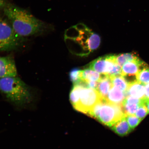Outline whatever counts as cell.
<instances>
[{
    "instance_id": "26",
    "label": "cell",
    "mask_w": 149,
    "mask_h": 149,
    "mask_svg": "<svg viewBox=\"0 0 149 149\" xmlns=\"http://www.w3.org/2000/svg\"><path fill=\"white\" fill-rule=\"evenodd\" d=\"M144 103L145 105L146 106L147 109H148L149 113V99L146 98H144Z\"/></svg>"
},
{
    "instance_id": "10",
    "label": "cell",
    "mask_w": 149,
    "mask_h": 149,
    "mask_svg": "<svg viewBox=\"0 0 149 149\" xmlns=\"http://www.w3.org/2000/svg\"><path fill=\"white\" fill-rule=\"evenodd\" d=\"M128 96L143 99L145 98V85L136 81L129 84L126 93Z\"/></svg>"
},
{
    "instance_id": "15",
    "label": "cell",
    "mask_w": 149,
    "mask_h": 149,
    "mask_svg": "<svg viewBox=\"0 0 149 149\" xmlns=\"http://www.w3.org/2000/svg\"><path fill=\"white\" fill-rule=\"evenodd\" d=\"M104 74L99 73L90 69L81 70V81H99Z\"/></svg>"
},
{
    "instance_id": "5",
    "label": "cell",
    "mask_w": 149,
    "mask_h": 149,
    "mask_svg": "<svg viewBox=\"0 0 149 149\" xmlns=\"http://www.w3.org/2000/svg\"><path fill=\"white\" fill-rule=\"evenodd\" d=\"M104 99L96 89L84 87L80 93L76 110L88 115L93 107Z\"/></svg>"
},
{
    "instance_id": "20",
    "label": "cell",
    "mask_w": 149,
    "mask_h": 149,
    "mask_svg": "<svg viewBox=\"0 0 149 149\" xmlns=\"http://www.w3.org/2000/svg\"><path fill=\"white\" fill-rule=\"evenodd\" d=\"M81 34V32L76 29L74 26L67 29L65 33V38H69L76 40Z\"/></svg>"
},
{
    "instance_id": "25",
    "label": "cell",
    "mask_w": 149,
    "mask_h": 149,
    "mask_svg": "<svg viewBox=\"0 0 149 149\" xmlns=\"http://www.w3.org/2000/svg\"><path fill=\"white\" fill-rule=\"evenodd\" d=\"M145 97L149 99V84L145 85Z\"/></svg>"
},
{
    "instance_id": "2",
    "label": "cell",
    "mask_w": 149,
    "mask_h": 149,
    "mask_svg": "<svg viewBox=\"0 0 149 149\" xmlns=\"http://www.w3.org/2000/svg\"><path fill=\"white\" fill-rule=\"evenodd\" d=\"M4 12L15 32L20 37L29 36L41 33L47 28L44 22L27 11L15 6H6Z\"/></svg>"
},
{
    "instance_id": "18",
    "label": "cell",
    "mask_w": 149,
    "mask_h": 149,
    "mask_svg": "<svg viewBox=\"0 0 149 149\" xmlns=\"http://www.w3.org/2000/svg\"><path fill=\"white\" fill-rule=\"evenodd\" d=\"M139 58L135 53L120 54L116 55V61L119 66L122 67L125 63Z\"/></svg>"
},
{
    "instance_id": "11",
    "label": "cell",
    "mask_w": 149,
    "mask_h": 149,
    "mask_svg": "<svg viewBox=\"0 0 149 149\" xmlns=\"http://www.w3.org/2000/svg\"><path fill=\"white\" fill-rule=\"evenodd\" d=\"M125 93L123 92L118 87L113 85L105 99L111 103L116 104H122L125 98Z\"/></svg>"
},
{
    "instance_id": "21",
    "label": "cell",
    "mask_w": 149,
    "mask_h": 149,
    "mask_svg": "<svg viewBox=\"0 0 149 149\" xmlns=\"http://www.w3.org/2000/svg\"><path fill=\"white\" fill-rule=\"evenodd\" d=\"M81 70L77 68H74L70 71L69 74L70 79L74 85L81 81Z\"/></svg>"
},
{
    "instance_id": "6",
    "label": "cell",
    "mask_w": 149,
    "mask_h": 149,
    "mask_svg": "<svg viewBox=\"0 0 149 149\" xmlns=\"http://www.w3.org/2000/svg\"><path fill=\"white\" fill-rule=\"evenodd\" d=\"M116 63V55H108L96 59L86 68L99 73L109 75Z\"/></svg>"
},
{
    "instance_id": "8",
    "label": "cell",
    "mask_w": 149,
    "mask_h": 149,
    "mask_svg": "<svg viewBox=\"0 0 149 149\" xmlns=\"http://www.w3.org/2000/svg\"><path fill=\"white\" fill-rule=\"evenodd\" d=\"M147 66L148 65L146 63L140 60L139 58L128 61L122 67L121 75L124 77L126 81L130 77H136L140 71Z\"/></svg>"
},
{
    "instance_id": "19",
    "label": "cell",
    "mask_w": 149,
    "mask_h": 149,
    "mask_svg": "<svg viewBox=\"0 0 149 149\" xmlns=\"http://www.w3.org/2000/svg\"><path fill=\"white\" fill-rule=\"evenodd\" d=\"M136 77L137 81L143 84H149V67L148 65L140 71Z\"/></svg>"
},
{
    "instance_id": "14",
    "label": "cell",
    "mask_w": 149,
    "mask_h": 149,
    "mask_svg": "<svg viewBox=\"0 0 149 149\" xmlns=\"http://www.w3.org/2000/svg\"><path fill=\"white\" fill-rule=\"evenodd\" d=\"M84 87L86 86L81 81L79 83L74 85L70 93V101L74 108L77 105L79 100L81 91Z\"/></svg>"
},
{
    "instance_id": "3",
    "label": "cell",
    "mask_w": 149,
    "mask_h": 149,
    "mask_svg": "<svg viewBox=\"0 0 149 149\" xmlns=\"http://www.w3.org/2000/svg\"><path fill=\"white\" fill-rule=\"evenodd\" d=\"M87 115L111 127L126 114L122 104L111 103L104 98L93 107Z\"/></svg>"
},
{
    "instance_id": "27",
    "label": "cell",
    "mask_w": 149,
    "mask_h": 149,
    "mask_svg": "<svg viewBox=\"0 0 149 149\" xmlns=\"http://www.w3.org/2000/svg\"><path fill=\"white\" fill-rule=\"evenodd\" d=\"M5 5V3L3 0H0V9L3 7Z\"/></svg>"
},
{
    "instance_id": "23",
    "label": "cell",
    "mask_w": 149,
    "mask_h": 149,
    "mask_svg": "<svg viewBox=\"0 0 149 149\" xmlns=\"http://www.w3.org/2000/svg\"><path fill=\"white\" fill-rule=\"evenodd\" d=\"M148 109L144 103L141 104L138 109L135 115L141 120H143L148 114Z\"/></svg>"
},
{
    "instance_id": "13",
    "label": "cell",
    "mask_w": 149,
    "mask_h": 149,
    "mask_svg": "<svg viewBox=\"0 0 149 149\" xmlns=\"http://www.w3.org/2000/svg\"><path fill=\"white\" fill-rule=\"evenodd\" d=\"M126 115L111 127L113 132L122 136L128 135L132 130L127 120Z\"/></svg>"
},
{
    "instance_id": "12",
    "label": "cell",
    "mask_w": 149,
    "mask_h": 149,
    "mask_svg": "<svg viewBox=\"0 0 149 149\" xmlns=\"http://www.w3.org/2000/svg\"><path fill=\"white\" fill-rule=\"evenodd\" d=\"M113 86L110 76L104 74L102 79L98 81L97 90L103 98L106 99Z\"/></svg>"
},
{
    "instance_id": "1",
    "label": "cell",
    "mask_w": 149,
    "mask_h": 149,
    "mask_svg": "<svg viewBox=\"0 0 149 149\" xmlns=\"http://www.w3.org/2000/svg\"><path fill=\"white\" fill-rule=\"evenodd\" d=\"M0 91L17 109L33 107L35 97L32 89L17 76L0 79Z\"/></svg>"
},
{
    "instance_id": "4",
    "label": "cell",
    "mask_w": 149,
    "mask_h": 149,
    "mask_svg": "<svg viewBox=\"0 0 149 149\" xmlns=\"http://www.w3.org/2000/svg\"><path fill=\"white\" fill-rule=\"evenodd\" d=\"M12 26L0 19V52L9 51L16 49L22 42Z\"/></svg>"
},
{
    "instance_id": "24",
    "label": "cell",
    "mask_w": 149,
    "mask_h": 149,
    "mask_svg": "<svg viewBox=\"0 0 149 149\" xmlns=\"http://www.w3.org/2000/svg\"><path fill=\"white\" fill-rule=\"evenodd\" d=\"M74 26L76 28L78 31H79L81 32H83L86 30L88 29V28L87 26L86 25L83 23H79L77 24V25Z\"/></svg>"
},
{
    "instance_id": "17",
    "label": "cell",
    "mask_w": 149,
    "mask_h": 149,
    "mask_svg": "<svg viewBox=\"0 0 149 149\" xmlns=\"http://www.w3.org/2000/svg\"><path fill=\"white\" fill-rule=\"evenodd\" d=\"M101 42V38L97 33H93L87 41V46L89 52L97 49Z\"/></svg>"
},
{
    "instance_id": "22",
    "label": "cell",
    "mask_w": 149,
    "mask_h": 149,
    "mask_svg": "<svg viewBox=\"0 0 149 149\" xmlns=\"http://www.w3.org/2000/svg\"><path fill=\"white\" fill-rule=\"evenodd\" d=\"M126 118L128 124L132 130L137 127L142 120L135 115H126Z\"/></svg>"
},
{
    "instance_id": "7",
    "label": "cell",
    "mask_w": 149,
    "mask_h": 149,
    "mask_svg": "<svg viewBox=\"0 0 149 149\" xmlns=\"http://www.w3.org/2000/svg\"><path fill=\"white\" fill-rule=\"evenodd\" d=\"M17 70L13 58L11 56H0V79L16 77Z\"/></svg>"
},
{
    "instance_id": "9",
    "label": "cell",
    "mask_w": 149,
    "mask_h": 149,
    "mask_svg": "<svg viewBox=\"0 0 149 149\" xmlns=\"http://www.w3.org/2000/svg\"><path fill=\"white\" fill-rule=\"evenodd\" d=\"M143 99L130 96H126L123 102L122 105L126 115H135L137 110L143 103Z\"/></svg>"
},
{
    "instance_id": "16",
    "label": "cell",
    "mask_w": 149,
    "mask_h": 149,
    "mask_svg": "<svg viewBox=\"0 0 149 149\" xmlns=\"http://www.w3.org/2000/svg\"><path fill=\"white\" fill-rule=\"evenodd\" d=\"M110 77L113 85L118 87L126 94L129 84L125 78L121 75L111 76Z\"/></svg>"
}]
</instances>
